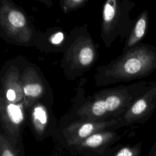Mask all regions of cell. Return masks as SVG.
I'll return each instance as SVG.
<instances>
[{"label": "cell", "mask_w": 156, "mask_h": 156, "mask_svg": "<svg viewBox=\"0 0 156 156\" xmlns=\"http://www.w3.org/2000/svg\"><path fill=\"white\" fill-rule=\"evenodd\" d=\"M1 152V156H16L12 149L9 146H7L5 144L4 146L2 145Z\"/></svg>", "instance_id": "9a60e30c"}, {"label": "cell", "mask_w": 156, "mask_h": 156, "mask_svg": "<svg viewBox=\"0 0 156 156\" xmlns=\"http://www.w3.org/2000/svg\"><path fill=\"white\" fill-rule=\"evenodd\" d=\"M21 80L24 98L33 101L44 95L46 91L44 77L34 66H27L21 71Z\"/></svg>", "instance_id": "ba28073f"}, {"label": "cell", "mask_w": 156, "mask_h": 156, "mask_svg": "<svg viewBox=\"0 0 156 156\" xmlns=\"http://www.w3.org/2000/svg\"><path fill=\"white\" fill-rule=\"evenodd\" d=\"M107 136L106 134L102 133H94L85 138L84 146L88 147H97L101 146L105 141Z\"/></svg>", "instance_id": "4fadbf2b"}, {"label": "cell", "mask_w": 156, "mask_h": 156, "mask_svg": "<svg viewBox=\"0 0 156 156\" xmlns=\"http://www.w3.org/2000/svg\"><path fill=\"white\" fill-rule=\"evenodd\" d=\"M156 112V82L123 112L122 122L126 124L144 123Z\"/></svg>", "instance_id": "5b68a950"}, {"label": "cell", "mask_w": 156, "mask_h": 156, "mask_svg": "<svg viewBox=\"0 0 156 156\" xmlns=\"http://www.w3.org/2000/svg\"><path fill=\"white\" fill-rule=\"evenodd\" d=\"M141 143L133 146H124L119 149L115 156H139L141 152Z\"/></svg>", "instance_id": "5bb4252c"}, {"label": "cell", "mask_w": 156, "mask_h": 156, "mask_svg": "<svg viewBox=\"0 0 156 156\" xmlns=\"http://www.w3.org/2000/svg\"><path fill=\"white\" fill-rule=\"evenodd\" d=\"M101 126V124H98L96 122H84L76 130V138H78L79 139L87 138L92 135V133L95 132L96 129L100 128Z\"/></svg>", "instance_id": "7c38bea8"}, {"label": "cell", "mask_w": 156, "mask_h": 156, "mask_svg": "<svg viewBox=\"0 0 156 156\" xmlns=\"http://www.w3.org/2000/svg\"><path fill=\"white\" fill-rule=\"evenodd\" d=\"M149 24V12L147 10L143 11L136 19L133 29L127 38L122 53L127 51L140 43L144 37Z\"/></svg>", "instance_id": "9c48e42d"}, {"label": "cell", "mask_w": 156, "mask_h": 156, "mask_svg": "<svg viewBox=\"0 0 156 156\" xmlns=\"http://www.w3.org/2000/svg\"><path fill=\"white\" fill-rule=\"evenodd\" d=\"M63 53L60 66L69 79H74L87 71L98 57L97 47L84 26L77 27L69 32L68 43Z\"/></svg>", "instance_id": "7a4b0ae2"}, {"label": "cell", "mask_w": 156, "mask_h": 156, "mask_svg": "<svg viewBox=\"0 0 156 156\" xmlns=\"http://www.w3.org/2000/svg\"><path fill=\"white\" fill-rule=\"evenodd\" d=\"M1 35L9 43L30 47L38 34L22 8L12 0H0Z\"/></svg>", "instance_id": "3957f363"}, {"label": "cell", "mask_w": 156, "mask_h": 156, "mask_svg": "<svg viewBox=\"0 0 156 156\" xmlns=\"http://www.w3.org/2000/svg\"><path fill=\"white\" fill-rule=\"evenodd\" d=\"M148 156H156V141L152 145L148 154Z\"/></svg>", "instance_id": "2e32d148"}, {"label": "cell", "mask_w": 156, "mask_h": 156, "mask_svg": "<svg viewBox=\"0 0 156 156\" xmlns=\"http://www.w3.org/2000/svg\"><path fill=\"white\" fill-rule=\"evenodd\" d=\"M32 121L35 129L43 132L48 123L49 115L46 108L40 104H37L32 110Z\"/></svg>", "instance_id": "8fae6325"}, {"label": "cell", "mask_w": 156, "mask_h": 156, "mask_svg": "<svg viewBox=\"0 0 156 156\" xmlns=\"http://www.w3.org/2000/svg\"><path fill=\"white\" fill-rule=\"evenodd\" d=\"M1 110L4 111L5 119L10 125L19 127L24 119L23 106L20 103L9 102L1 97Z\"/></svg>", "instance_id": "30bf717a"}, {"label": "cell", "mask_w": 156, "mask_h": 156, "mask_svg": "<svg viewBox=\"0 0 156 156\" xmlns=\"http://www.w3.org/2000/svg\"><path fill=\"white\" fill-rule=\"evenodd\" d=\"M135 3L130 0H105L102 7L101 29L102 43L110 48L116 38H127L136 20L130 18Z\"/></svg>", "instance_id": "277c9868"}, {"label": "cell", "mask_w": 156, "mask_h": 156, "mask_svg": "<svg viewBox=\"0 0 156 156\" xmlns=\"http://www.w3.org/2000/svg\"><path fill=\"white\" fill-rule=\"evenodd\" d=\"M69 37V34L67 35L60 28H49L45 32H38L34 47L43 52H63Z\"/></svg>", "instance_id": "8992f818"}, {"label": "cell", "mask_w": 156, "mask_h": 156, "mask_svg": "<svg viewBox=\"0 0 156 156\" xmlns=\"http://www.w3.org/2000/svg\"><path fill=\"white\" fill-rule=\"evenodd\" d=\"M20 69L16 65H10L2 75L1 95L9 102L20 103L24 98Z\"/></svg>", "instance_id": "52a82bcc"}, {"label": "cell", "mask_w": 156, "mask_h": 156, "mask_svg": "<svg viewBox=\"0 0 156 156\" xmlns=\"http://www.w3.org/2000/svg\"><path fill=\"white\" fill-rule=\"evenodd\" d=\"M156 70V47L140 43L116 59L96 68L94 79L98 85L142 79Z\"/></svg>", "instance_id": "6da1fadb"}]
</instances>
